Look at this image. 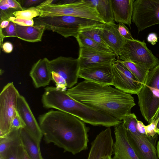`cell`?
<instances>
[{
	"label": "cell",
	"mask_w": 159,
	"mask_h": 159,
	"mask_svg": "<svg viewBox=\"0 0 159 159\" xmlns=\"http://www.w3.org/2000/svg\"><path fill=\"white\" fill-rule=\"evenodd\" d=\"M38 120L47 143H53L73 155L87 149L89 128L77 117L52 110L39 115Z\"/></svg>",
	"instance_id": "1"
},
{
	"label": "cell",
	"mask_w": 159,
	"mask_h": 159,
	"mask_svg": "<svg viewBox=\"0 0 159 159\" xmlns=\"http://www.w3.org/2000/svg\"><path fill=\"white\" fill-rule=\"evenodd\" d=\"M66 91L74 99L120 121L131 113V108L135 105L134 98L130 94L109 85L86 80Z\"/></svg>",
	"instance_id": "2"
},
{
	"label": "cell",
	"mask_w": 159,
	"mask_h": 159,
	"mask_svg": "<svg viewBox=\"0 0 159 159\" xmlns=\"http://www.w3.org/2000/svg\"><path fill=\"white\" fill-rule=\"evenodd\" d=\"M41 101L45 108H54L70 114L93 125H102L107 128L115 126L123 122L109 114L74 99L68 94L66 90L56 87L45 88Z\"/></svg>",
	"instance_id": "3"
},
{
	"label": "cell",
	"mask_w": 159,
	"mask_h": 159,
	"mask_svg": "<svg viewBox=\"0 0 159 159\" xmlns=\"http://www.w3.org/2000/svg\"><path fill=\"white\" fill-rule=\"evenodd\" d=\"M51 0H45L38 5L39 17L67 16L92 20L104 23L95 7L89 0H74L66 4L51 3Z\"/></svg>",
	"instance_id": "4"
},
{
	"label": "cell",
	"mask_w": 159,
	"mask_h": 159,
	"mask_svg": "<svg viewBox=\"0 0 159 159\" xmlns=\"http://www.w3.org/2000/svg\"><path fill=\"white\" fill-rule=\"evenodd\" d=\"M137 95L141 113L150 124L159 111V65L149 70Z\"/></svg>",
	"instance_id": "5"
},
{
	"label": "cell",
	"mask_w": 159,
	"mask_h": 159,
	"mask_svg": "<svg viewBox=\"0 0 159 159\" xmlns=\"http://www.w3.org/2000/svg\"><path fill=\"white\" fill-rule=\"evenodd\" d=\"M47 61L52 80L57 88L66 90L77 83L80 70L78 58L60 56L51 60L48 59Z\"/></svg>",
	"instance_id": "6"
},
{
	"label": "cell",
	"mask_w": 159,
	"mask_h": 159,
	"mask_svg": "<svg viewBox=\"0 0 159 159\" xmlns=\"http://www.w3.org/2000/svg\"><path fill=\"white\" fill-rule=\"evenodd\" d=\"M20 93L13 82L9 83L0 94V138L10 133L17 113V99Z\"/></svg>",
	"instance_id": "7"
},
{
	"label": "cell",
	"mask_w": 159,
	"mask_h": 159,
	"mask_svg": "<svg viewBox=\"0 0 159 159\" xmlns=\"http://www.w3.org/2000/svg\"><path fill=\"white\" fill-rule=\"evenodd\" d=\"M120 60L143 66L149 70L159 64L158 59L147 48L145 41L125 40L119 55Z\"/></svg>",
	"instance_id": "8"
},
{
	"label": "cell",
	"mask_w": 159,
	"mask_h": 159,
	"mask_svg": "<svg viewBox=\"0 0 159 159\" xmlns=\"http://www.w3.org/2000/svg\"><path fill=\"white\" fill-rule=\"evenodd\" d=\"M132 20L139 32L159 24V0H134Z\"/></svg>",
	"instance_id": "9"
},
{
	"label": "cell",
	"mask_w": 159,
	"mask_h": 159,
	"mask_svg": "<svg viewBox=\"0 0 159 159\" xmlns=\"http://www.w3.org/2000/svg\"><path fill=\"white\" fill-rule=\"evenodd\" d=\"M113 84L115 88L130 94H138L143 84L120 61L116 60L111 64Z\"/></svg>",
	"instance_id": "10"
},
{
	"label": "cell",
	"mask_w": 159,
	"mask_h": 159,
	"mask_svg": "<svg viewBox=\"0 0 159 159\" xmlns=\"http://www.w3.org/2000/svg\"><path fill=\"white\" fill-rule=\"evenodd\" d=\"M126 133L129 144L139 159H158L156 148L157 134L152 137L143 134L136 135L127 130Z\"/></svg>",
	"instance_id": "11"
},
{
	"label": "cell",
	"mask_w": 159,
	"mask_h": 159,
	"mask_svg": "<svg viewBox=\"0 0 159 159\" xmlns=\"http://www.w3.org/2000/svg\"><path fill=\"white\" fill-rule=\"evenodd\" d=\"M113 140L110 127L102 130L91 143L87 159H106L113 152Z\"/></svg>",
	"instance_id": "12"
},
{
	"label": "cell",
	"mask_w": 159,
	"mask_h": 159,
	"mask_svg": "<svg viewBox=\"0 0 159 159\" xmlns=\"http://www.w3.org/2000/svg\"><path fill=\"white\" fill-rule=\"evenodd\" d=\"M114 53L102 52L85 47L80 48L78 59L80 69L111 64L116 60Z\"/></svg>",
	"instance_id": "13"
},
{
	"label": "cell",
	"mask_w": 159,
	"mask_h": 159,
	"mask_svg": "<svg viewBox=\"0 0 159 159\" xmlns=\"http://www.w3.org/2000/svg\"><path fill=\"white\" fill-rule=\"evenodd\" d=\"M114 134L112 159H139L129 142L123 122L114 126Z\"/></svg>",
	"instance_id": "14"
},
{
	"label": "cell",
	"mask_w": 159,
	"mask_h": 159,
	"mask_svg": "<svg viewBox=\"0 0 159 159\" xmlns=\"http://www.w3.org/2000/svg\"><path fill=\"white\" fill-rule=\"evenodd\" d=\"M112 64L80 69L79 78L102 85H113Z\"/></svg>",
	"instance_id": "15"
},
{
	"label": "cell",
	"mask_w": 159,
	"mask_h": 159,
	"mask_svg": "<svg viewBox=\"0 0 159 159\" xmlns=\"http://www.w3.org/2000/svg\"><path fill=\"white\" fill-rule=\"evenodd\" d=\"M17 111L25 125V128L34 138L41 142L42 131L25 98L20 94L18 98Z\"/></svg>",
	"instance_id": "16"
},
{
	"label": "cell",
	"mask_w": 159,
	"mask_h": 159,
	"mask_svg": "<svg viewBox=\"0 0 159 159\" xmlns=\"http://www.w3.org/2000/svg\"><path fill=\"white\" fill-rule=\"evenodd\" d=\"M101 36L107 47L115 54L117 60L125 43V39L120 34L117 30V25L115 23H104L101 32Z\"/></svg>",
	"instance_id": "17"
},
{
	"label": "cell",
	"mask_w": 159,
	"mask_h": 159,
	"mask_svg": "<svg viewBox=\"0 0 159 159\" xmlns=\"http://www.w3.org/2000/svg\"><path fill=\"white\" fill-rule=\"evenodd\" d=\"M48 58L39 59L32 66L30 72L34 87L39 88L49 85L52 75L48 63Z\"/></svg>",
	"instance_id": "18"
},
{
	"label": "cell",
	"mask_w": 159,
	"mask_h": 159,
	"mask_svg": "<svg viewBox=\"0 0 159 159\" xmlns=\"http://www.w3.org/2000/svg\"><path fill=\"white\" fill-rule=\"evenodd\" d=\"M133 0H111L114 21L130 27L133 11Z\"/></svg>",
	"instance_id": "19"
},
{
	"label": "cell",
	"mask_w": 159,
	"mask_h": 159,
	"mask_svg": "<svg viewBox=\"0 0 159 159\" xmlns=\"http://www.w3.org/2000/svg\"><path fill=\"white\" fill-rule=\"evenodd\" d=\"M20 139L24 150L30 159H43L40 147V142L25 128L19 129Z\"/></svg>",
	"instance_id": "20"
},
{
	"label": "cell",
	"mask_w": 159,
	"mask_h": 159,
	"mask_svg": "<svg viewBox=\"0 0 159 159\" xmlns=\"http://www.w3.org/2000/svg\"><path fill=\"white\" fill-rule=\"evenodd\" d=\"M45 30L42 26H22L16 24L17 37L29 42L41 41Z\"/></svg>",
	"instance_id": "21"
},
{
	"label": "cell",
	"mask_w": 159,
	"mask_h": 159,
	"mask_svg": "<svg viewBox=\"0 0 159 159\" xmlns=\"http://www.w3.org/2000/svg\"><path fill=\"white\" fill-rule=\"evenodd\" d=\"M105 23H115L111 0H89Z\"/></svg>",
	"instance_id": "22"
},
{
	"label": "cell",
	"mask_w": 159,
	"mask_h": 159,
	"mask_svg": "<svg viewBox=\"0 0 159 159\" xmlns=\"http://www.w3.org/2000/svg\"><path fill=\"white\" fill-rule=\"evenodd\" d=\"M135 77L139 82L144 84L149 70L147 68L132 62L120 60Z\"/></svg>",
	"instance_id": "23"
},
{
	"label": "cell",
	"mask_w": 159,
	"mask_h": 159,
	"mask_svg": "<svg viewBox=\"0 0 159 159\" xmlns=\"http://www.w3.org/2000/svg\"><path fill=\"white\" fill-rule=\"evenodd\" d=\"M76 39L80 48L85 47L103 52L114 53L110 49L102 46L81 34H79Z\"/></svg>",
	"instance_id": "24"
},
{
	"label": "cell",
	"mask_w": 159,
	"mask_h": 159,
	"mask_svg": "<svg viewBox=\"0 0 159 159\" xmlns=\"http://www.w3.org/2000/svg\"><path fill=\"white\" fill-rule=\"evenodd\" d=\"M104 24V23H102L84 29L80 33L92 39L102 46L110 49L101 36L102 30Z\"/></svg>",
	"instance_id": "25"
},
{
	"label": "cell",
	"mask_w": 159,
	"mask_h": 159,
	"mask_svg": "<svg viewBox=\"0 0 159 159\" xmlns=\"http://www.w3.org/2000/svg\"><path fill=\"white\" fill-rule=\"evenodd\" d=\"M25 151L19 139L4 153L0 154L4 159H23Z\"/></svg>",
	"instance_id": "26"
},
{
	"label": "cell",
	"mask_w": 159,
	"mask_h": 159,
	"mask_svg": "<svg viewBox=\"0 0 159 159\" xmlns=\"http://www.w3.org/2000/svg\"><path fill=\"white\" fill-rule=\"evenodd\" d=\"M40 15L38 5L32 7L24 8L23 10L15 11L13 13V16L16 18L27 20L33 19L34 18L40 16Z\"/></svg>",
	"instance_id": "27"
},
{
	"label": "cell",
	"mask_w": 159,
	"mask_h": 159,
	"mask_svg": "<svg viewBox=\"0 0 159 159\" xmlns=\"http://www.w3.org/2000/svg\"><path fill=\"white\" fill-rule=\"evenodd\" d=\"M19 129L13 131L7 136L0 138V154L4 153L19 139Z\"/></svg>",
	"instance_id": "28"
},
{
	"label": "cell",
	"mask_w": 159,
	"mask_h": 159,
	"mask_svg": "<svg viewBox=\"0 0 159 159\" xmlns=\"http://www.w3.org/2000/svg\"><path fill=\"white\" fill-rule=\"evenodd\" d=\"M122 120L126 130L136 135L139 136L142 134L137 130L138 120L134 113H130L126 115Z\"/></svg>",
	"instance_id": "29"
},
{
	"label": "cell",
	"mask_w": 159,
	"mask_h": 159,
	"mask_svg": "<svg viewBox=\"0 0 159 159\" xmlns=\"http://www.w3.org/2000/svg\"><path fill=\"white\" fill-rule=\"evenodd\" d=\"M1 35L2 39L8 37H17L16 24L10 21L8 26L5 28L1 29Z\"/></svg>",
	"instance_id": "30"
},
{
	"label": "cell",
	"mask_w": 159,
	"mask_h": 159,
	"mask_svg": "<svg viewBox=\"0 0 159 159\" xmlns=\"http://www.w3.org/2000/svg\"><path fill=\"white\" fill-rule=\"evenodd\" d=\"M25 127V123L17 111L16 115L13 121L10 133Z\"/></svg>",
	"instance_id": "31"
},
{
	"label": "cell",
	"mask_w": 159,
	"mask_h": 159,
	"mask_svg": "<svg viewBox=\"0 0 159 159\" xmlns=\"http://www.w3.org/2000/svg\"><path fill=\"white\" fill-rule=\"evenodd\" d=\"M117 30L121 35L126 40H133V38L130 32L125 24L118 23L117 25Z\"/></svg>",
	"instance_id": "32"
},
{
	"label": "cell",
	"mask_w": 159,
	"mask_h": 159,
	"mask_svg": "<svg viewBox=\"0 0 159 159\" xmlns=\"http://www.w3.org/2000/svg\"><path fill=\"white\" fill-rule=\"evenodd\" d=\"M8 20L12 22L16 25L22 26H33L34 25L33 19L27 20L16 18L12 16L9 17Z\"/></svg>",
	"instance_id": "33"
},
{
	"label": "cell",
	"mask_w": 159,
	"mask_h": 159,
	"mask_svg": "<svg viewBox=\"0 0 159 159\" xmlns=\"http://www.w3.org/2000/svg\"><path fill=\"white\" fill-rule=\"evenodd\" d=\"M157 120H153L149 125L145 126V131L147 135L154 137L157 134L156 130Z\"/></svg>",
	"instance_id": "34"
},
{
	"label": "cell",
	"mask_w": 159,
	"mask_h": 159,
	"mask_svg": "<svg viewBox=\"0 0 159 159\" xmlns=\"http://www.w3.org/2000/svg\"><path fill=\"white\" fill-rule=\"evenodd\" d=\"M44 1L43 0H19L18 1L24 9L37 6L42 3Z\"/></svg>",
	"instance_id": "35"
},
{
	"label": "cell",
	"mask_w": 159,
	"mask_h": 159,
	"mask_svg": "<svg viewBox=\"0 0 159 159\" xmlns=\"http://www.w3.org/2000/svg\"><path fill=\"white\" fill-rule=\"evenodd\" d=\"M6 1L11 8L15 10L16 11H21L24 9L18 1L6 0Z\"/></svg>",
	"instance_id": "36"
},
{
	"label": "cell",
	"mask_w": 159,
	"mask_h": 159,
	"mask_svg": "<svg viewBox=\"0 0 159 159\" xmlns=\"http://www.w3.org/2000/svg\"><path fill=\"white\" fill-rule=\"evenodd\" d=\"M2 50L5 53H10L13 51V45L10 42H5L2 44Z\"/></svg>",
	"instance_id": "37"
},
{
	"label": "cell",
	"mask_w": 159,
	"mask_h": 159,
	"mask_svg": "<svg viewBox=\"0 0 159 159\" xmlns=\"http://www.w3.org/2000/svg\"><path fill=\"white\" fill-rule=\"evenodd\" d=\"M148 41L152 45H154L158 41L157 34L154 33H151L148 34L147 37Z\"/></svg>",
	"instance_id": "38"
},
{
	"label": "cell",
	"mask_w": 159,
	"mask_h": 159,
	"mask_svg": "<svg viewBox=\"0 0 159 159\" xmlns=\"http://www.w3.org/2000/svg\"><path fill=\"white\" fill-rule=\"evenodd\" d=\"M145 126L143 123L141 121L138 120L137 125V129L138 131L141 134H146Z\"/></svg>",
	"instance_id": "39"
},
{
	"label": "cell",
	"mask_w": 159,
	"mask_h": 159,
	"mask_svg": "<svg viewBox=\"0 0 159 159\" xmlns=\"http://www.w3.org/2000/svg\"><path fill=\"white\" fill-rule=\"evenodd\" d=\"M10 21L8 20H4L1 22L0 29H3L7 27L9 25Z\"/></svg>",
	"instance_id": "40"
},
{
	"label": "cell",
	"mask_w": 159,
	"mask_h": 159,
	"mask_svg": "<svg viewBox=\"0 0 159 159\" xmlns=\"http://www.w3.org/2000/svg\"><path fill=\"white\" fill-rule=\"evenodd\" d=\"M153 120H157L156 130L157 134H159V111Z\"/></svg>",
	"instance_id": "41"
},
{
	"label": "cell",
	"mask_w": 159,
	"mask_h": 159,
	"mask_svg": "<svg viewBox=\"0 0 159 159\" xmlns=\"http://www.w3.org/2000/svg\"><path fill=\"white\" fill-rule=\"evenodd\" d=\"M157 155L158 159H159V141L158 142L157 147Z\"/></svg>",
	"instance_id": "42"
},
{
	"label": "cell",
	"mask_w": 159,
	"mask_h": 159,
	"mask_svg": "<svg viewBox=\"0 0 159 159\" xmlns=\"http://www.w3.org/2000/svg\"><path fill=\"white\" fill-rule=\"evenodd\" d=\"M23 159H30L25 152Z\"/></svg>",
	"instance_id": "43"
},
{
	"label": "cell",
	"mask_w": 159,
	"mask_h": 159,
	"mask_svg": "<svg viewBox=\"0 0 159 159\" xmlns=\"http://www.w3.org/2000/svg\"><path fill=\"white\" fill-rule=\"evenodd\" d=\"M0 159H4L3 157L1 155H0Z\"/></svg>",
	"instance_id": "44"
},
{
	"label": "cell",
	"mask_w": 159,
	"mask_h": 159,
	"mask_svg": "<svg viewBox=\"0 0 159 159\" xmlns=\"http://www.w3.org/2000/svg\"><path fill=\"white\" fill-rule=\"evenodd\" d=\"M106 159H112L111 157H109L107 158Z\"/></svg>",
	"instance_id": "45"
}]
</instances>
